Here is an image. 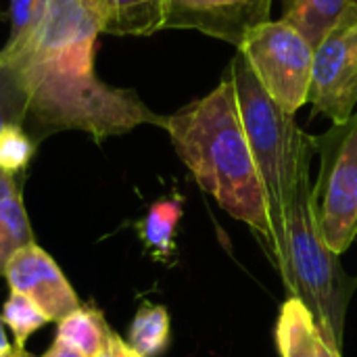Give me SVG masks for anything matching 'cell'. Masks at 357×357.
Returning a JSON list of instances; mask_svg holds the SVG:
<instances>
[{
    "instance_id": "2",
    "label": "cell",
    "mask_w": 357,
    "mask_h": 357,
    "mask_svg": "<svg viewBox=\"0 0 357 357\" xmlns=\"http://www.w3.org/2000/svg\"><path fill=\"white\" fill-rule=\"evenodd\" d=\"M163 130L197 184L226 213L253 228L266 247L272 236L268 197L228 71L207 96L165 115Z\"/></svg>"
},
{
    "instance_id": "10",
    "label": "cell",
    "mask_w": 357,
    "mask_h": 357,
    "mask_svg": "<svg viewBox=\"0 0 357 357\" xmlns=\"http://www.w3.org/2000/svg\"><path fill=\"white\" fill-rule=\"evenodd\" d=\"M102 33L146 38L167 25L169 0H98Z\"/></svg>"
},
{
    "instance_id": "18",
    "label": "cell",
    "mask_w": 357,
    "mask_h": 357,
    "mask_svg": "<svg viewBox=\"0 0 357 357\" xmlns=\"http://www.w3.org/2000/svg\"><path fill=\"white\" fill-rule=\"evenodd\" d=\"M38 142L21 123H6L0 128V172L19 176L25 174Z\"/></svg>"
},
{
    "instance_id": "8",
    "label": "cell",
    "mask_w": 357,
    "mask_h": 357,
    "mask_svg": "<svg viewBox=\"0 0 357 357\" xmlns=\"http://www.w3.org/2000/svg\"><path fill=\"white\" fill-rule=\"evenodd\" d=\"M272 0H169L165 29H195L232 46H241L245 36L270 21Z\"/></svg>"
},
{
    "instance_id": "19",
    "label": "cell",
    "mask_w": 357,
    "mask_h": 357,
    "mask_svg": "<svg viewBox=\"0 0 357 357\" xmlns=\"http://www.w3.org/2000/svg\"><path fill=\"white\" fill-rule=\"evenodd\" d=\"M27 96L17 82L15 73L0 65V128L6 123L25 126Z\"/></svg>"
},
{
    "instance_id": "14",
    "label": "cell",
    "mask_w": 357,
    "mask_h": 357,
    "mask_svg": "<svg viewBox=\"0 0 357 357\" xmlns=\"http://www.w3.org/2000/svg\"><path fill=\"white\" fill-rule=\"evenodd\" d=\"M184 215V199L180 195L155 201L138 222V236L144 249L159 261H167L176 253V232Z\"/></svg>"
},
{
    "instance_id": "24",
    "label": "cell",
    "mask_w": 357,
    "mask_h": 357,
    "mask_svg": "<svg viewBox=\"0 0 357 357\" xmlns=\"http://www.w3.org/2000/svg\"><path fill=\"white\" fill-rule=\"evenodd\" d=\"M0 357H29V356H27V354H25L23 349H17V347L13 345V347H10V349H8L6 354H2Z\"/></svg>"
},
{
    "instance_id": "1",
    "label": "cell",
    "mask_w": 357,
    "mask_h": 357,
    "mask_svg": "<svg viewBox=\"0 0 357 357\" xmlns=\"http://www.w3.org/2000/svg\"><path fill=\"white\" fill-rule=\"evenodd\" d=\"M102 33L98 0H44L36 25L0 50L27 96L25 130L36 142L56 132H84L94 142L138 126L163 128L136 90L113 88L94 71Z\"/></svg>"
},
{
    "instance_id": "6",
    "label": "cell",
    "mask_w": 357,
    "mask_h": 357,
    "mask_svg": "<svg viewBox=\"0 0 357 357\" xmlns=\"http://www.w3.org/2000/svg\"><path fill=\"white\" fill-rule=\"evenodd\" d=\"M236 50L278 107L295 115L307 102L314 46L293 23L270 19L253 27Z\"/></svg>"
},
{
    "instance_id": "17",
    "label": "cell",
    "mask_w": 357,
    "mask_h": 357,
    "mask_svg": "<svg viewBox=\"0 0 357 357\" xmlns=\"http://www.w3.org/2000/svg\"><path fill=\"white\" fill-rule=\"evenodd\" d=\"M2 320L10 328L17 349H23L27 339L33 333H38L48 322H52L48 318V314L36 301H31L29 297H25V295H21L17 291H10L8 299L4 301Z\"/></svg>"
},
{
    "instance_id": "12",
    "label": "cell",
    "mask_w": 357,
    "mask_h": 357,
    "mask_svg": "<svg viewBox=\"0 0 357 357\" xmlns=\"http://www.w3.org/2000/svg\"><path fill=\"white\" fill-rule=\"evenodd\" d=\"M356 8L357 0H282V19L316 48Z\"/></svg>"
},
{
    "instance_id": "7",
    "label": "cell",
    "mask_w": 357,
    "mask_h": 357,
    "mask_svg": "<svg viewBox=\"0 0 357 357\" xmlns=\"http://www.w3.org/2000/svg\"><path fill=\"white\" fill-rule=\"evenodd\" d=\"M307 102L333 123L347 121L356 113L357 8L314 48Z\"/></svg>"
},
{
    "instance_id": "20",
    "label": "cell",
    "mask_w": 357,
    "mask_h": 357,
    "mask_svg": "<svg viewBox=\"0 0 357 357\" xmlns=\"http://www.w3.org/2000/svg\"><path fill=\"white\" fill-rule=\"evenodd\" d=\"M44 0H10V33L6 42H17L23 38L38 21Z\"/></svg>"
},
{
    "instance_id": "25",
    "label": "cell",
    "mask_w": 357,
    "mask_h": 357,
    "mask_svg": "<svg viewBox=\"0 0 357 357\" xmlns=\"http://www.w3.org/2000/svg\"><path fill=\"white\" fill-rule=\"evenodd\" d=\"M322 357H341V354L337 349H331L328 345H324V356Z\"/></svg>"
},
{
    "instance_id": "11",
    "label": "cell",
    "mask_w": 357,
    "mask_h": 357,
    "mask_svg": "<svg viewBox=\"0 0 357 357\" xmlns=\"http://www.w3.org/2000/svg\"><path fill=\"white\" fill-rule=\"evenodd\" d=\"M276 345L280 357H322L324 339L314 314L299 297H289L276 322Z\"/></svg>"
},
{
    "instance_id": "22",
    "label": "cell",
    "mask_w": 357,
    "mask_h": 357,
    "mask_svg": "<svg viewBox=\"0 0 357 357\" xmlns=\"http://www.w3.org/2000/svg\"><path fill=\"white\" fill-rule=\"evenodd\" d=\"M42 357H86L82 356L79 351H75V349H71V347H67L65 343H61V341H56L54 339V343H52V347L44 354Z\"/></svg>"
},
{
    "instance_id": "5",
    "label": "cell",
    "mask_w": 357,
    "mask_h": 357,
    "mask_svg": "<svg viewBox=\"0 0 357 357\" xmlns=\"http://www.w3.org/2000/svg\"><path fill=\"white\" fill-rule=\"evenodd\" d=\"M314 146L320 153L316 215L324 243L341 255L357 236V113L314 136Z\"/></svg>"
},
{
    "instance_id": "16",
    "label": "cell",
    "mask_w": 357,
    "mask_h": 357,
    "mask_svg": "<svg viewBox=\"0 0 357 357\" xmlns=\"http://www.w3.org/2000/svg\"><path fill=\"white\" fill-rule=\"evenodd\" d=\"M172 339L169 314L163 305L142 303L130 324L128 343L140 357H159L165 354Z\"/></svg>"
},
{
    "instance_id": "13",
    "label": "cell",
    "mask_w": 357,
    "mask_h": 357,
    "mask_svg": "<svg viewBox=\"0 0 357 357\" xmlns=\"http://www.w3.org/2000/svg\"><path fill=\"white\" fill-rule=\"evenodd\" d=\"M31 241L33 234L23 207L21 182L17 176L0 172V278L8 259Z\"/></svg>"
},
{
    "instance_id": "15",
    "label": "cell",
    "mask_w": 357,
    "mask_h": 357,
    "mask_svg": "<svg viewBox=\"0 0 357 357\" xmlns=\"http://www.w3.org/2000/svg\"><path fill=\"white\" fill-rule=\"evenodd\" d=\"M111 333L113 331L107 324V320L98 307L79 305L75 312H71L63 320H59L56 341L79 351L82 356L98 357V354L105 349Z\"/></svg>"
},
{
    "instance_id": "21",
    "label": "cell",
    "mask_w": 357,
    "mask_h": 357,
    "mask_svg": "<svg viewBox=\"0 0 357 357\" xmlns=\"http://www.w3.org/2000/svg\"><path fill=\"white\" fill-rule=\"evenodd\" d=\"M98 357H140L132 347L128 341H123L117 333H111L109 335V341L105 345V349L98 354Z\"/></svg>"
},
{
    "instance_id": "4",
    "label": "cell",
    "mask_w": 357,
    "mask_h": 357,
    "mask_svg": "<svg viewBox=\"0 0 357 357\" xmlns=\"http://www.w3.org/2000/svg\"><path fill=\"white\" fill-rule=\"evenodd\" d=\"M324 243L312 180L299 186L284 215V243L276 268L284 287L299 297L316 318L320 335L331 349L343 351L345 318L357 280L349 276Z\"/></svg>"
},
{
    "instance_id": "3",
    "label": "cell",
    "mask_w": 357,
    "mask_h": 357,
    "mask_svg": "<svg viewBox=\"0 0 357 357\" xmlns=\"http://www.w3.org/2000/svg\"><path fill=\"white\" fill-rule=\"evenodd\" d=\"M226 71L234 84L243 128L266 188L272 224V236L266 249L276 266L284 243L287 207L299 186L310 180L312 157L316 153L314 136L303 132L295 115L266 94L238 50Z\"/></svg>"
},
{
    "instance_id": "9",
    "label": "cell",
    "mask_w": 357,
    "mask_h": 357,
    "mask_svg": "<svg viewBox=\"0 0 357 357\" xmlns=\"http://www.w3.org/2000/svg\"><path fill=\"white\" fill-rule=\"evenodd\" d=\"M4 278L10 291L36 301L52 322L63 320L82 305L56 261L33 241L8 259Z\"/></svg>"
},
{
    "instance_id": "23",
    "label": "cell",
    "mask_w": 357,
    "mask_h": 357,
    "mask_svg": "<svg viewBox=\"0 0 357 357\" xmlns=\"http://www.w3.org/2000/svg\"><path fill=\"white\" fill-rule=\"evenodd\" d=\"M10 347H13V345L8 343V337H6V331H4V320H2V316H0V356L6 354Z\"/></svg>"
}]
</instances>
